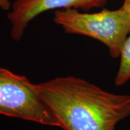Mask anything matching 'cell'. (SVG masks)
<instances>
[{
	"mask_svg": "<svg viewBox=\"0 0 130 130\" xmlns=\"http://www.w3.org/2000/svg\"><path fill=\"white\" fill-rule=\"evenodd\" d=\"M37 88L64 130H115L130 116V95L110 93L82 78L57 77Z\"/></svg>",
	"mask_w": 130,
	"mask_h": 130,
	"instance_id": "6da1fadb",
	"label": "cell"
},
{
	"mask_svg": "<svg viewBox=\"0 0 130 130\" xmlns=\"http://www.w3.org/2000/svg\"><path fill=\"white\" fill-rule=\"evenodd\" d=\"M53 21L66 33L85 36L101 42L107 46L113 58L119 57L130 32V16L122 7L93 13L74 9L56 10Z\"/></svg>",
	"mask_w": 130,
	"mask_h": 130,
	"instance_id": "7a4b0ae2",
	"label": "cell"
},
{
	"mask_svg": "<svg viewBox=\"0 0 130 130\" xmlns=\"http://www.w3.org/2000/svg\"><path fill=\"white\" fill-rule=\"evenodd\" d=\"M0 114L60 127L58 120L39 93L37 84L25 76L1 67Z\"/></svg>",
	"mask_w": 130,
	"mask_h": 130,
	"instance_id": "3957f363",
	"label": "cell"
},
{
	"mask_svg": "<svg viewBox=\"0 0 130 130\" xmlns=\"http://www.w3.org/2000/svg\"><path fill=\"white\" fill-rule=\"evenodd\" d=\"M110 0H14L7 18L11 24L10 36L14 41L21 40L31 21L39 14L52 10L74 9L89 11L101 8Z\"/></svg>",
	"mask_w": 130,
	"mask_h": 130,
	"instance_id": "277c9868",
	"label": "cell"
},
{
	"mask_svg": "<svg viewBox=\"0 0 130 130\" xmlns=\"http://www.w3.org/2000/svg\"><path fill=\"white\" fill-rule=\"evenodd\" d=\"M120 64L115 77V84L121 86L130 79V32L122 48Z\"/></svg>",
	"mask_w": 130,
	"mask_h": 130,
	"instance_id": "5b68a950",
	"label": "cell"
},
{
	"mask_svg": "<svg viewBox=\"0 0 130 130\" xmlns=\"http://www.w3.org/2000/svg\"><path fill=\"white\" fill-rule=\"evenodd\" d=\"M12 3L10 0H0V9L4 11H10Z\"/></svg>",
	"mask_w": 130,
	"mask_h": 130,
	"instance_id": "8992f818",
	"label": "cell"
},
{
	"mask_svg": "<svg viewBox=\"0 0 130 130\" xmlns=\"http://www.w3.org/2000/svg\"><path fill=\"white\" fill-rule=\"evenodd\" d=\"M122 8L130 16V0H124Z\"/></svg>",
	"mask_w": 130,
	"mask_h": 130,
	"instance_id": "52a82bcc",
	"label": "cell"
}]
</instances>
